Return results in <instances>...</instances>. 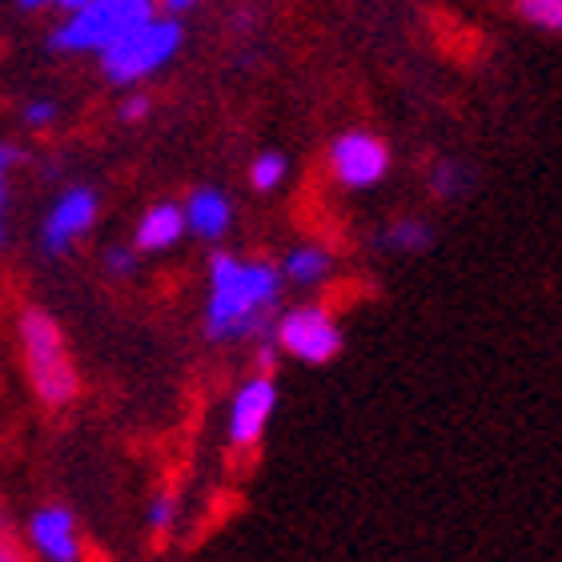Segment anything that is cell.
<instances>
[{"label":"cell","instance_id":"obj_20","mask_svg":"<svg viewBox=\"0 0 562 562\" xmlns=\"http://www.w3.org/2000/svg\"><path fill=\"white\" fill-rule=\"evenodd\" d=\"M53 117H57V105H53V101H33V105H29V113H24V121H29V125H48Z\"/></svg>","mask_w":562,"mask_h":562},{"label":"cell","instance_id":"obj_21","mask_svg":"<svg viewBox=\"0 0 562 562\" xmlns=\"http://www.w3.org/2000/svg\"><path fill=\"white\" fill-rule=\"evenodd\" d=\"M0 562H29L21 542H12L9 535H0Z\"/></svg>","mask_w":562,"mask_h":562},{"label":"cell","instance_id":"obj_13","mask_svg":"<svg viewBox=\"0 0 562 562\" xmlns=\"http://www.w3.org/2000/svg\"><path fill=\"white\" fill-rule=\"evenodd\" d=\"M430 241H434L430 225H422V222H398L382 237V246L398 249V254H422V249H430Z\"/></svg>","mask_w":562,"mask_h":562},{"label":"cell","instance_id":"obj_5","mask_svg":"<svg viewBox=\"0 0 562 562\" xmlns=\"http://www.w3.org/2000/svg\"><path fill=\"white\" fill-rule=\"evenodd\" d=\"M273 346L305 366H326L341 353V329L322 305H297L273 326Z\"/></svg>","mask_w":562,"mask_h":562},{"label":"cell","instance_id":"obj_22","mask_svg":"<svg viewBox=\"0 0 562 562\" xmlns=\"http://www.w3.org/2000/svg\"><path fill=\"white\" fill-rule=\"evenodd\" d=\"M145 113H149V101H145V97H133V101H125V109H121L125 121H140Z\"/></svg>","mask_w":562,"mask_h":562},{"label":"cell","instance_id":"obj_7","mask_svg":"<svg viewBox=\"0 0 562 562\" xmlns=\"http://www.w3.org/2000/svg\"><path fill=\"white\" fill-rule=\"evenodd\" d=\"M329 169L346 189H370L386 177L390 153L370 133H341L329 149Z\"/></svg>","mask_w":562,"mask_h":562},{"label":"cell","instance_id":"obj_18","mask_svg":"<svg viewBox=\"0 0 562 562\" xmlns=\"http://www.w3.org/2000/svg\"><path fill=\"white\" fill-rule=\"evenodd\" d=\"M434 193H442V198H454L458 193V169L454 165H438V169H434Z\"/></svg>","mask_w":562,"mask_h":562},{"label":"cell","instance_id":"obj_12","mask_svg":"<svg viewBox=\"0 0 562 562\" xmlns=\"http://www.w3.org/2000/svg\"><path fill=\"white\" fill-rule=\"evenodd\" d=\"M329 254L326 249H317V246H297L285 258V278L293 281V285H317V281H326L329 273Z\"/></svg>","mask_w":562,"mask_h":562},{"label":"cell","instance_id":"obj_16","mask_svg":"<svg viewBox=\"0 0 562 562\" xmlns=\"http://www.w3.org/2000/svg\"><path fill=\"white\" fill-rule=\"evenodd\" d=\"M515 9L539 29L562 33V0H515Z\"/></svg>","mask_w":562,"mask_h":562},{"label":"cell","instance_id":"obj_6","mask_svg":"<svg viewBox=\"0 0 562 562\" xmlns=\"http://www.w3.org/2000/svg\"><path fill=\"white\" fill-rule=\"evenodd\" d=\"M273 411H278V382H273V374H254L234 394V402H229V422H225L229 446L254 450L266 438V426H270Z\"/></svg>","mask_w":562,"mask_h":562},{"label":"cell","instance_id":"obj_8","mask_svg":"<svg viewBox=\"0 0 562 562\" xmlns=\"http://www.w3.org/2000/svg\"><path fill=\"white\" fill-rule=\"evenodd\" d=\"M97 225V193L93 189H65L57 198V205L48 210L45 225H41V246H45V254H53V258H60L65 249L72 246V241H81L89 229Z\"/></svg>","mask_w":562,"mask_h":562},{"label":"cell","instance_id":"obj_10","mask_svg":"<svg viewBox=\"0 0 562 562\" xmlns=\"http://www.w3.org/2000/svg\"><path fill=\"white\" fill-rule=\"evenodd\" d=\"M181 237H186V213L165 201V205L145 210V217L137 222V234H133V249L137 254H165Z\"/></svg>","mask_w":562,"mask_h":562},{"label":"cell","instance_id":"obj_9","mask_svg":"<svg viewBox=\"0 0 562 562\" xmlns=\"http://www.w3.org/2000/svg\"><path fill=\"white\" fill-rule=\"evenodd\" d=\"M29 547L45 562H81V527L69 506H41L29 518Z\"/></svg>","mask_w":562,"mask_h":562},{"label":"cell","instance_id":"obj_17","mask_svg":"<svg viewBox=\"0 0 562 562\" xmlns=\"http://www.w3.org/2000/svg\"><path fill=\"white\" fill-rule=\"evenodd\" d=\"M105 266H109V273H117V278H130V273L137 270V249H125V246L105 249Z\"/></svg>","mask_w":562,"mask_h":562},{"label":"cell","instance_id":"obj_4","mask_svg":"<svg viewBox=\"0 0 562 562\" xmlns=\"http://www.w3.org/2000/svg\"><path fill=\"white\" fill-rule=\"evenodd\" d=\"M153 16V0H89L53 33V48H101L117 41L125 29Z\"/></svg>","mask_w":562,"mask_h":562},{"label":"cell","instance_id":"obj_1","mask_svg":"<svg viewBox=\"0 0 562 562\" xmlns=\"http://www.w3.org/2000/svg\"><path fill=\"white\" fill-rule=\"evenodd\" d=\"M281 297V273L266 261H237L213 254L210 302H205V338L237 341L266 329L270 310Z\"/></svg>","mask_w":562,"mask_h":562},{"label":"cell","instance_id":"obj_14","mask_svg":"<svg viewBox=\"0 0 562 562\" xmlns=\"http://www.w3.org/2000/svg\"><path fill=\"white\" fill-rule=\"evenodd\" d=\"M177 515H181V503H177V494H169V491L153 494L149 510H145V527H149V535L165 539V535H173Z\"/></svg>","mask_w":562,"mask_h":562},{"label":"cell","instance_id":"obj_11","mask_svg":"<svg viewBox=\"0 0 562 562\" xmlns=\"http://www.w3.org/2000/svg\"><path fill=\"white\" fill-rule=\"evenodd\" d=\"M181 213H186L189 234L205 237V241H217V237H225V229L234 225V205H229V198H225V193H217V189H198Z\"/></svg>","mask_w":562,"mask_h":562},{"label":"cell","instance_id":"obj_19","mask_svg":"<svg viewBox=\"0 0 562 562\" xmlns=\"http://www.w3.org/2000/svg\"><path fill=\"white\" fill-rule=\"evenodd\" d=\"M16 161V153L9 149V145H0V217H4V201H9V165Z\"/></svg>","mask_w":562,"mask_h":562},{"label":"cell","instance_id":"obj_15","mask_svg":"<svg viewBox=\"0 0 562 562\" xmlns=\"http://www.w3.org/2000/svg\"><path fill=\"white\" fill-rule=\"evenodd\" d=\"M249 181H254L258 193H273L285 181V157L281 153H261L258 161H254V169H249Z\"/></svg>","mask_w":562,"mask_h":562},{"label":"cell","instance_id":"obj_2","mask_svg":"<svg viewBox=\"0 0 562 562\" xmlns=\"http://www.w3.org/2000/svg\"><path fill=\"white\" fill-rule=\"evenodd\" d=\"M16 334H21V358L33 394L48 411H65L81 394V378H77V366L69 358L60 326L53 322V314L29 305L21 322H16Z\"/></svg>","mask_w":562,"mask_h":562},{"label":"cell","instance_id":"obj_23","mask_svg":"<svg viewBox=\"0 0 562 562\" xmlns=\"http://www.w3.org/2000/svg\"><path fill=\"white\" fill-rule=\"evenodd\" d=\"M41 4H57V9H81L89 0H21V9H41Z\"/></svg>","mask_w":562,"mask_h":562},{"label":"cell","instance_id":"obj_3","mask_svg":"<svg viewBox=\"0 0 562 562\" xmlns=\"http://www.w3.org/2000/svg\"><path fill=\"white\" fill-rule=\"evenodd\" d=\"M177 48H181V24L169 16H145L101 48V65L113 85H133L161 69Z\"/></svg>","mask_w":562,"mask_h":562}]
</instances>
